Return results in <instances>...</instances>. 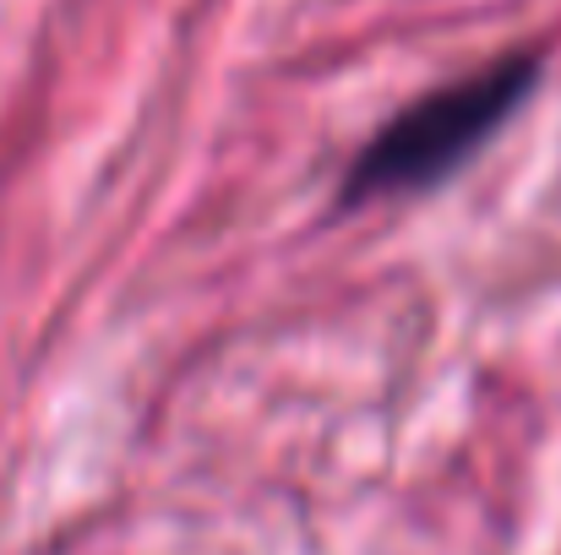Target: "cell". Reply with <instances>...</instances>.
<instances>
[{
  "mask_svg": "<svg viewBox=\"0 0 561 555\" xmlns=\"http://www.w3.org/2000/svg\"><path fill=\"white\" fill-rule=\"evenodd\" d=\"M535 88V60L513 55L491 71H474L431 99H420L414 109H403L371 148L355 159L344 196L350 201H371L392 190H414V185L442 181L453 164H463Z\"/></svg>",
  "mask_w": 561,
  "mask_h": 555,
  "instance_id": "cell-1",
  "label": "cell"
}]
</instances>
